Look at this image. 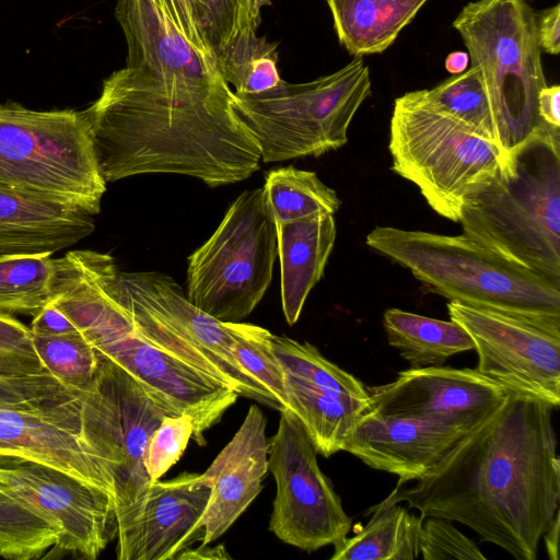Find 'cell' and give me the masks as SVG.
<instances>
[{"label": "cell", "instance_id": "cell-1", "mask_svg": "<svg viewBox=\"0 0 560 560\" xmlns=\"http://www.w3.org/2000/svg\"><path fill=\"white\" fill-rule=\"evenodd\" d=\"M549 404L509 392L505 401L467 432L411 486L385 499L422 517L462 523L516 560H536L559 511L560 462Z\"/></svg>", "mask_w": 560, "mask_h": 560}, {"label": "cell", "instance_id": "cell-2", "mask_svg": "<svg viewBox=\"0 0 560 560\" xmlns=\"http://www.w3.org/2000/svg\"><path fill=\"white\" fill-rule=\"evenodd\" d=\"M233 97L229 84L165 88L127 67L113 72L83 110L102 177L174 173L210 187L248 178L261 153Z\"/></svg>", "mask_w": 560, "mask_h": 560}, {"label": "cell", "instance_id": "cell-3", "mask_svg": "<svg viewBox=\"0 0 560 560\" xmlns=\"http://www.w3.org/2000/svg\"><path fill=\"white\" fill-rule=\"evenodd\" d=\"M117 269L108 254L68 252L58 258L57 295L51 303L100 357L135 378L165 415H188L194 441L205 445V432L220 421L238 394L201 351L112 292Z\"/></svg>", "mask_w": 560, "mask_h": 560}, {"label": "cell", "instance_id": "cell-4", "mask_svg": "<svg viewBox=\"0 0 560 560\" xmlns=\"http://www.w3.org/2000/svg\"><path fill=\"white\" fill-rule=\"evenodd\" d=\"M458 223L481 246L560 287V129L547 126L509 152Z\"/></svg>", "mask_w": 560, "mask_h": 560}, {"label": "cell", "instance_id": "cell-5", "mask_svg": "<svg viewBox=\"0 0 560 560\" xmlns=\"http://www.w3.org/2000/svg\"><path fill=\"white\" fill-rule=\"evenodd\" d=\"M365 242L450 301L513 316L560 337V287L465 234L376 226Z\"/></svg>", "mask_w": 560, "mask_h": 560}, {"label": "cell", "instance_id": "cell-6", "mask_svg": "<svg viewBox=\"0 0 560 560\" xmlns=\"http://www.w3.org/2000/svg\"><path fill=\"white\" fill-rule=\"evenodd\" d=\"M479 68L492 106L500 150L506 155L549 126L538 116L539 91L547 85L536 14L527 0H477L453 22Z\"/></svg>", "mask_w": 560, "mask_h": 560}, {"label": "cell", "instance_id": "cell-7", "mask_svg": "<svg viewBox=\"0 0 560 560\" xmlns=\"http://www.w3.org/2000/svg\"><path fill=\"white\" fill-rule=\"evenodd\" d=\"M388 149L393 171L412 182L438 214L454 222L505 159L494 143L430 105L419 90L395 100Z\"/></svg>", "mask_w": 560, "mask_h": 560}, {"label": "cell", "instance_id": "cell-8", "mask_svg": "<svg viewBox=\"0 0 560 560\" xmlns=\"http://www.w3.org/2000/svg\"><path fill=\"white\" fill-rule=\"evenodd\" d=\"M371 93L362 57L328 75L291 84L283 80L257 95L234 93L233 108L258 141L261 161L319 156L348 141V128Z\"/></svg>", "mask_w": 560, "mask_h": 560}, {"label": "cell", "instance_id": "cell-9", "mask_svg": "<svg viewBox=\"0 0 560 560\" xmlns=\"http://www.w3.org/2000/svg\"><path fill=\"white\" fill-rule=\"evenodd\" d=\"M0 185L67 198L97 214L106 182L83 110L0 104Z\"/></svg>", "mask_w": 560, "mask_h": 560}, {"label": "cell", "instance_id": "cell-10", "mask_svg": "<svg viewBox=\"0 0 560 560\" xmlns=\"http://www.w3.org/2000/svg\"><path fill=\"white\" fill-rule=\"evenodd\" d=\"M277 256V223L265 188L245 190L189 256L186 295L213 318L238 323L266 293Z\"/></svg>", "mask_w": 560, "mask_h": 560}, {"label": "cell", "instance_id": "cell-11", "mask_svg": "<svg viewBox=\"0 0 560 560\" xmlns=\"http://www.w3.org/2000/svg\"><path fill=\"white\" fill-rule=\"evenodd\" d=\"M79 397L84 434L113 482L117 517L153 482L144 469L143 455L165 413L135 378L102 357L94 381L79 392Z\"/></svg>", "mask_w": 560, "mask_h": 560}, {"label": "cell", "instance_id": "cell-12", "mask_svg": "<svg viewBox=\"0 0 560 560\" xmlns=\"http://www.w3.org/2000/svg\"><path fill=\"white\" fill-rule=\"evenodd\" d=\"M269 441L268 470L276 481L269 530L282 542L312 552L345 538L352 520L298 417L285 407Z\"/></svg>", "mask_w": 560, "mask_h": 560}, {"label": "cell", "instance_id": "cell-13", "mask_svg": "<svg viewBox=\"0 0 560 560\" xmlns=\"http://www.w3.org/2000/svg\"><path fill=\"white\" fill-rule=\"evenodd\" d=\"M450 319L470 336L476 370L508 392L560 405V337L499 312L447 303Z\"/></svg>", "mask_w": 560, "mask_h": 560}, {"label": "cell", "instance_id": "cell-14", "mask_svg": "<svg viewBox=\"0 0 560 560\" xmlns=\"http://www.w3.org/2000/svg\"><path fill=\"white\" fill-rule=\"evenodd\" d=\"M0 485L56 525L55 548L95 560L116 538L109 493L59 469L21 463L2 467Z\"/></svg>", "mask_w": 560, "mask_h": 560}, {"label": "cell", "instance_id": "cell-15", "mask_svg": "<svg viewBox=\"0 0 560 560\" xmlns=\"http://www.w3.org/2000/svg\"><path fill=\"white\" fill-rule=\"evenodd\" d=\"M27 462L67 472L114 500L110 476L83 431L79 393L37 409L0 407V465Z\"/></svg>", "mask_w": 560, "mask_h": 560}, {"label": "cell", "instance_id": "cell-16", "mask_svg": "<svg viewBox=\"0 0 560 560\" xmlns=\"http://www.w3.org/2000/svg\"><path fill=\"white\" fill-rule=\"evenodd\" d=\"M210 498L202 474L153 481L140 500L116 517L118 560H175L200 541Z\"/></svg>", "mask_w": 560, "mask_h": 560}, {"label": "cell", "instance_id": "cell-17", "mask_svg": "<svg viewBox=\"0 0 560 560\" xmlns=\"http://www.w3.org/2000/svg\"><path fill=\"white\" fill-rule=\"evenodd\" d=\"M114 292L139 306L208 357L238 394L279 411L280 402L232 354L230 322H220L195 306L170 276L160 272H121Z\"/></svg>", "mask_w": 560, "mask_h": 560}, {"label": "cell", "instance_id": "cell-18", "mask_svg": "<svg viewBox=\"0 0 560 560\" xmlns=\"http://www.w3.org/2000/svg\"><path fill=\"white\" fill-rule=\"evenodd\" d=\"M372 409L438 420L471 430L493 413L509 392L476 369L409 368L390 383L368 387Z\"/></svg>", "mask_w": 560, "mask_h": 560}, {"label": "cell", "instance_id": "cell-19", "mask_svg": "<svg viewBox=\"0 0 560 560\" xmlns=\"http://www.w3.org/2000/svg\"><path fill=\"white\" fill-rule=\"evenodd\" d=\"M115 16L127 44L126 67L166 88L206 89L228 84L152 0H117Z\"/></svg>", "mask_w": 560, "mask_h": 560}, {"label": "cell", "instance_id": "cell-20", "mask_svg": "<svg viewBox=\"0 0 560 560\" xmlns=\"http://www.w3.org/2000/svg\"><path fill=\"white\" fill-rule=\"evenodd\" d=\"M469 431L371 409L358 420L345 451L373 469L398 476V483H408L428 472Z\"/></svg>", "mask_w": 560, "mask_h": 560}, {"label": "cell", "instance_id": "cell-21", "mask_svg": "<svg viewBox=\"0 0 560 560\" xmlns=\"http://www.w3.org/2000/svg\"><path fill=\"white\" fill-rule=\"evenodd\" d=\"M267 420L253 404L231 441L202 474L210 486L200 544L220 538L246 511L262 489L268 470Z\"/></svg>", "mask_w": 560, "mask_h": 560}, {"label": "cell", "instance_id": "cell-22", "mask_svg": "<svg viewBox=\"0 0 560 560\" xmlns=\"http://www.w3.org/2000/svg\"><path fill=\"white\" fill-rule=\"evenodd\" d=\"M93 215L67 198L0 185V255L71 247L94 231Z\"/></svg>", "mask_w": 560, "mask_h": 560}, {"label": "cell", "instance_id": "cell-23", "mask_svg": "<svg viewBox=\"0 0 560 560\" xmlns=\"http://www.w3.org/2000/svg\"><path fill=\"white\" fill-rule=\"evenodd\" d=\"M180 35L218 68L238 43L257 34L270 0H152Z\"/></svg>", "mask_w": 560, "mask_h": 560}, {"label": "cell", "instance_id": "cell-24", "mask_svg": "<svg viewBox=\"0 0 560 560\" xmlns=\"http://www.w3.org/2000/svg\"><path fill=\"white\" fill-rule=\"evenodd\" d=\"M336 234L334 214L277 223L281 303L289 325L298 322L307 295L323 277Z\"/></svg>", "mask_w": 560, "mask_h": 560}, {"label": "cell", "instance_id": "cell-25", "mask_svg": "<svg viewBox=\"0 0 560 560\" xmlns=\"http://www.w3.org/2000/svg\"><path fill=\"white\" fill-rule=\"evenodd\" d=\"M339 42L354 57L381 54L428 0H326Z\"/></svg>", "mask_w": 560, "mask_h": 560}, {"label": "cell", "instance_id": "cell-26", "mask_svg": "<svg viewBox=\"0 0 560 560\" xmlns=\"http://www.w3.org/2000/svg\"><path fill=\"white\" fill-rule=\"evenodd\" d=\"M369 523L334 544L331 560H415L420 556L423 517L387 500L370 510Z\"/></svg>", "mask_w": 560, "mask_h": 560}, {"label": "cell", "instance_id": "cell-27", "mask_svg": "<svg viewBox=\"0 0 560 560\" xmlns=\"http://www.w3.org/2000/svg\"><path fill=\"white\" fill-rule=\"evenodd\" d=\"M388 343L410 368L442 365L454 354L474 350L468 332L453 320H442L388 308L383 315Z\"/></svg>", "mask_w": 560, "mask_h": 560}, {"label": "cell", "instance_id": "cell-28", "mask_svg": "<svg viewBox=\"0 0 560 560\" xmlns=\"http://www.w3.org/2000/svg\"><path fill=\"white\" fill-rule=\"evenodd\" d=\"M287 407L298 417L317 454L345 451L360 417L371 410L360 404L314 389L285 373Z\"/></svg>", "mask_w": 560, "mask_h": 560}, {"label": "cell", "instance_id": "cell-29", "mask_svg": "<svg viewBox=\"0 0 560 560\" xmlns=\"http://www.w3.org/2000/svg\"><path fill=\"white\" fill-rule=\"evenodd\" d=\"M57 275L51 253L0 255V313L37 314L55 300Z\"/></svg>", "mask_w": 560, "mask_h": 560}, {"label": "cell", "instance_id": "cell-30", "mask_svg": "<svg viewBox=\"0 0 560 560\" xmlns=\"http://www.w3.org/2000/svg\"><path fill=\"white\" fill-rule=\"evenodd\" d=\"M272 345L288 375L314 389L372 409L368 387L326 359L312 343L273 335Z\"/></svg>", "mask_w": 560, "mask_h": 560}, {"label": "cell", "instance_id": "cell-31", "mask_svg": "<svg viewBox=\"0 0 560 560\" xmlns=\"http://www.w3.org/2000/svg\"><path fill=\"white\" fill-rule=\"evenodd\" d=\"M419 92L434 108L499 148L491 102L477 66L469 63L462 73L452 74L432 89Z\"/></svg>", "mask_w": 560, "mask_h": 560}, {"label": "cell", "instance_id": "cell-32", "mask_svg": "<svg viewBox=\"0 0 560 560\" xmlns=\"http://www.w3.org/2000/svg\"><path fill=\"white\" fill-rule=\"evenodd\" d=\"M264 188L277 223L315 214H335L341 205L336 191L316 173L293 166L270 171Z\"/></svg>", "mask_w": 560, "mask_h": 560}, {"label": "cell", "instance_id": "cell-33", "mask_svg": "<svg viewBox=\"0 0 560 560\" xmlns=\"http://www.w3.org/2000/svg\"><path fill=\"white\" fill-rule=\"evenodd\" d=\"M59 539V530L28 504L0 485V556L11 560L43 558Z\"/></svg>", "mask_w": 560, "mask_h": 560}, {"label": "cell", "instance_id": "cell-34", "mask_svg": "<svg viewBox=\"0 0 560 560\" xmlns=\"http://www.w3.org/2000/svg\"><path fill=\"white\" fill-rule=\"evenodd\" d=\"M36 352L47 369L66 387L82 392L94 381L101 357L81 334L33 335Z\"/></svg>", "mask_w": 560, "mask_h": 560}, {"label": "cell", "instance_id": "cell-35", "mask_svg": "<svg viewBox=\"0 0 560 560\" xmlns=\"http://www.w3.org/2000/svg\"><path fill=\"white\" fill-rule=\"evenodd\" d=\"M278 45L257 34L238 43L219 66L235 94L257 95L276 88L281 78L278 69Z\"/></svg>", "mask_w": 560, "mask_h": 560}, {"label": "cell", "instance_id": "cell-36", "mask_svg": "<svg viewBox=\"0 0 560 560\" xmlns=\"http://www.w3.org/2000/svg\"><path fill=\"white\" fill-rule=\"evenodd\" d=\"M232 354L283 407H287L285 373L275 352L272 334L262 327L231 323Z\"/></svg>", "mask_w": 560, "mask_h": 560}, {"label": "cell", "instance_id": "cell-37", "mask_svg": "<svg viewBox=\"0 0 560 560\" xmlns=\"http://www.w3.org/2000/svg\"><path fill=\"white\" fill-rule=\"evenodd\" d=\"M192 431V420L188 415L163 416L143 455L144 469L151 481L160 480L179 460Z\"/></svg>", "mask_w": 560, "mask_h": 560}, {"label": "cell", "instance_id": "cell-38", "mask_svg": "<svg viewBox=\"0 0 560 560\" xmlns=\"http://www.w3.org/2000/svg\"><path fill=\"white\" fill-rule=\"evenodd\" d=\"M78 393L49 372L26 376L0 375V407L37 409L74 398Z\"/></svg>", "mask_w": 560, "mask_h": 560}, {"label": "cell", "instance_id": "cell-39", "mask_svg": "<svg viewBox=\"0 0 560 560\" xmlns=\"http://www.w3.org/2000/svg\"><path fill=\"white\" fill-rule=\"evenodd\" d=\"M35 346L30 327L0 313V375L26 376L47 373Z\"/></svg>", "mask_w": 560, "mask_h": 560}, {"label": "cell", "instance_id": "cell-40", "mask_svg": "<svg viewBox=\"0 0 560 560\" xmlns=\"http://www.w3.org/2000/svg\"><path fill=\"white\" fill-rule=\"evenodd\" d=\"M420 555L424 560H486L479 547L459 532L453 522L442 517H423Z\"/></svg>", "mask_w": 560, "mask_h": 560}, {"label": "cell", "instance_id": "cell-41", "mask_svg": "<svg viewBox=\"0 0 560 560\" xmlns=\"http://www.w3.org/2000/svg\"><path fill=\"white\" fill-rule=\"evenodd\" d=\"M536 35L541 49L549 55L560 51V4L557 3L536 15Z\"/></svg>", "mask_w": 560, "mask_h": 560}, {"label": "cell", "instance_id": "cell-42", "mask_svg": "<svg viewBox=\"0 0 560 560\" xmlns=\"http://www.w3.org/2000/svg\"><path fill=\"white\" fill-rule=\"evenodd\" d=\"M33 335H66L80 332L70 318L50 303L33 316Z\"/></svg>", "mask_w": 560, "mask_h": 560}, {"label": "cell", "instance_id": "cell-43", "mask_svg": "<svg viewBox=\"0 0 560 560\" xmlns=\"http://www.w3.org/2000/svg\"><path fill=\"white\" fill-rule=\"evenodd\" d=\"M539 118L547 125L560 129V86L546 85L537 98Z\"/></svg>", "mask_w": 560, "mask_h": 560}, {"label": "cell", "instance_id": "cell-44", "mask_svg": "<svg viewBox=\"0 0 560 560\" xmlns=\"http://www.w3.org/2000/svg\"><path fill=\"white\" fill-rule=\"evenodd\" d=\"M231 559L223 544L209 546L200 544L196 548L188 547L175 560H225Z\"/></svg>", "mask_w": 560, "mask_h": 560}, {"label": "cell", "instance_id": "cell-45", "mask_svg": "<svg viewBox=\"0 0 560 560\" xmlns=\"http://www.w3.org/2000/svg\"><path fill=\"white\" fill-rule=\"evenodd\" d=\"M559 511L555 515L552 522L542 535L548 558L550 560H558V542H559Z\"/></svg>", "mask_w": 560, "mask_h": 560}, {"label": "cell", "instance_id": "cell-46", "mask_svg": "<svg viewBox=\"0 0 560 560\" xmlns=\"http://www.w3.org/2000/svg\"><path fill=\"white\" fill-rule=\"evenodd\" d=\"M444 66L445 69L452 74L462 73L469 66V56L467 51H453L446 57Z\"/></svg>", "mask_w": 560, "mask_h": 560}, {"label": "cell", "instance_id": "cell-47", "mask_svg": "<svg viewBox=\"0 0 560 560\" xmlns=\"http://www.w3.org/2000/svg\"><path fill=\"white\" fill-rule=\"evenodd\" d=\"M4 466H9V465H0V470L2 469V467ZM0 482H1V478H0Z\"/></svg>", "mask_w": 560, "mask_h": 560}]
</instances>
